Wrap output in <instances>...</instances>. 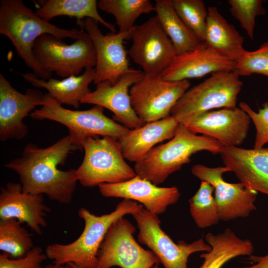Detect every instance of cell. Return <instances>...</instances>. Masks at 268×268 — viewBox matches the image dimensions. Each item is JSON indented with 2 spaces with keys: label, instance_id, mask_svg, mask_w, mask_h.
<instances>
[{
  "label": "cell",
  "instance_id": "6da1fadb",
  "mask_svg": "<svg viewBox=\"0 0 268 268\" xmlns=\"http://www.w3.org/2000/svg\"><path fill=\"white\" fill-rule=\"evenodd\" d=\"M79 148L69 135L52 145L40 148L29 143L20 157L5 165L19 176L23 191L33 195L47 196L49 199L62 204H69L78 178L75 169L67 171L58 167L64 165L69 153Z\"/></svg>",
  "mask_w": 268,
  "mask_h": 268
},
{
  "label": "cell",
  "instance_id": "7a4b0ae2",
  "mask_svg": "<svg viewBox=\"0 0 268 268\" xmlns=\"http://www.w3.org/2000/svg\"><path fill=\"white\" fill-rule=\"evenodd\" d=\"M83 29L61 28L45 20L27 7L22 0L0 1V34L7 37L15 47L18 55L38 77L47 80L51 75L38 64L33 48L35 41L49 34L61 39H78Z\"/></svg>",
  "mask_w": 268,
  "mask_h": 268
},
{
  "label": "cell",
  "instance_id": "3957f363",
  "mask_svg": "<svg viewBox=\"0 0 268 268\" xmlns=\"http://www.w3.org/2000/svg\"><path fill=\"white\" fill-rule=\"evenodd\" d=\"M143 207L142 204L128 199L121 201L112 212L101 215L81 207L78 215L84 226L80 235L68 244L49 245L45 254L54 264L73 263L78 268H96L99 249L111 226L126 215H133Z\"/></svg>",
  "mask_w": 268,
  "mask_h": 268
},
{
  "label": "cell",
  "instance_id": "277c9868",
  "mask_svg": "<svg viewBox=\"0 0 268 268\" xmlns=\"http://www.w3.org/2000/svg\"><path fill=\"white\" fill-rule=\"evenodd\" d=\"M223 147L217 140L198 135L179 124L172 138L154 146L141 160L135 163L134 169L137 175L158 186L190 162L193 154L201 151L220 154Z\"/></svg>",
  "mask_w": 268,
  "mask_h": 268
},
{
  "label": "cell",
  "instance_id": "5b68a950",
  "mask_svg": "<svg viewBox=\"0 0 268 268\" xmlns=\"http://www.w3.org/2000/svg\"><path fill=\"white\" fill-rule=\"evenodd\" d=\"M30 116L33 119H48L66 126L73 143L83 150L84 141L90 137L109 136L118 139L130 129L104 114V108L94 105L85 110L65 108L48 93L44 94L43 105Z\"/></svg>",
  "mask_w": 268,
  "mask_h": 268
},
{
  "label": "cell",
  "instance_id": "8992f818",
  "mask_svg": "<svg viewBox=\"0 0 268 268\" xmlns=\"http://www.w3.org/2000/svg\"><path fill=\"white\" fill-rule=\"evenodd\" d=\"M243 84L234 70L212 73L189 88L173 107L170 116L184 124L211 110L235 108Z\"/></svg>",
  "mask_w": 268,
  "mask_h": 268
},
{
  "label": "cell",
  "instance_id": "52a82bcc",
  "mask_svg": "<svg viewBox=\"0 0 268 268\" xmlns=\"http://www.w3.org/2000/svg\"><path fill=\"white\" fill-rule=\"evenodd\" d=\"M102 137H90L83 142L84 158L76 171L78 181L84 187L122 183L136 175L126 162L117 139Z\"/></svg>",
  "mask_w": 268,
  "mask_h": 268
},
{
  "label": "cell",
  "instance_id": "ba28073f",
  "mask_svg": "<svg viewBox=\"0 0 268 268\" xmlns=\"http://www.w3.org/2000/svg\"><path fill=\"white\" fill-rule=\"evenodd\" d=\"M33 52L43 70L50 75L55 72L65 78L78 75L83 69L96 64L94 45L86 31L70 45L52 35L43 34L35 41Z\"/></svg>",
  "mask_w": 268,
  "mask_h": 268
},
{
  "label": "cell",
  "instance_id": "9c48e42d",
  "mask_svg": "<svg viewBox=\"0 0 268 268\" xmlns=\"http://www.w3.org/2000/svg\"><path fill=\"white\" fill-rule=\"evenodd\" d=\"M190 85L189 80H167L161 74L145 73L130 89L132 107L145 123L168 117Z\"/></svg>",
  "mask_w": 268,
  "mask_h": 268
},
{
  "label": "cell",
  "instance_id": "30bf717a",
  "mask_svg": "<svg viewBox=\"0 0 268 268\" xmlns=\"http://www.w3.org/2000/svg\"><path fill=\"white\" fill-rule=\"evenodd\" d=\"M132 215L139 229L138 242L153 252L164 268H188V259L192 254L211 249L203 238L191 243L183 240L175 243L161 228L158 215L144 207Z\"/></svg>",
  "mask_w": 268,
  "mask_h": 268
},
{
  "label": "cell",
  "instance_id": "8fae6325",
  "mask_svg": "<svg viewBox=\"0 0 268 268\" xmlns=\"http://www.w3.org/2000/svg\"><path fill=\"white\" fill-rule=\"evenodd\" d=\"M136 228L124 217L110 227L99 249L96 268H152L160 261L135 240Z\"/></svg>",
  "mask_w": 268,
  "mask_h": 268
},
{
  "label": "cell",
  "instance_id": "7c38bea8",
  "mask_svg": "<svg viewBox=\"0 0 268 268\" xmlns=\"http://www.w3.org/2000/svg\"><path fill=\"white\" fill-rule=\"evenodd\" d=\"M131 39L133 42L128 53L146 74H161L177 56L156 15L135 26Z\"/></svg>",
  "mask_w": 268,
  "mask_h": 268
},
{
  "label": "cell",
  "instance_id": "4fadbf2b",
  "mask_svg": "<svg viewBox=\"0 0 268 268\" xmlns=\"http://www.w3.org/2000/svg\"><path fill=\"white\" fill-rule=\"evenodd\" d=\"M230 171L225 166L210 167L200 164L191 169L194 176L213 187L220 220L223 221L246 217L256 209L254 203L257 192L242 182L229 183L224 181L223 174Z\"/></svg>",
  "mask_w": 268,
  "mask_h": 268
},
{
  "label": "cell",
  "instance_id": "5bb4252c",
  "mask_svg": "<svg viewBox=\"0 0 268 268\" xmlns=\"http://www.w3.org/2000/svg\"><path fill=\"white\" fill-rule=\"evenodd\" d=\"M96 20L86 18L79 26L84 29L94 44L96 64L93 82L109 81L115 83L121 76L130 71L128 51L124 47L125 40L131 39L132 32L104 35Z\"/></svg>",
  "mask_w": 268,
  "mask_h": 268
},
{
  "label": "cell",
  "instance_id": "9a60e30c",
  "mask_svg": "<svg viewBox=\"0 0 268 268\" xmlns=\"http://www.w3.org/2000/svg\"><path fill=\"white\" fill-rule=\"evenodd\" d=\"M144 74L142 70L132 68L114 84L109 81L100 82L94 91L82 99L80 103L108 109L114 114L113 120L130 129L141 127L146 123L139 119L132 107L130 89Z\"/></svg>",
  "mask_w": 268,
  "mask_h": 268
},
{
  "label": "cell",
  "instance_id": "2e32d148",
  "mask_svg": "<svg viewBox=\"0 0 268 268\" xmlns=\"http://www.w3.org/2000/svg\"><path fill=\"white\" fill-rule=\"evenodd\" d=\"M251 120L239 107L201 114L184 124L189 131L215 139L226 147H239L247 137Z\"/></svg>",
  "mask_w": 268,
  "mask_h": 268
},
{
  "label": "cell",
  "instance_id": "e0dca14e",
  "mask_svg": "<svg viewBox=\"0 0 268 268\" xmlns=\"http://www.w3.org/2000/svg\"><path fill=\"white\" fill-rule=\"evenodd\" d=\"M44 94L28 88L25 93L14 89L0 73V139H20L28 133L23 119L37 106L43 105Z\"/></svg>",
  "mask_w": 268,
  "mask_h": 268
},
{
  "label": "cell",
  "instance_id": "ac0fdd59",
  "mask_svg": "<svg viewBox=\"0 0 268 268\" xmlns=\"http://www.w3.org/2000/svg\"><path fill=\"white\" fill-rule=\"evenodd\" d=\"M98 187L104 197L134 201L142 203L146 210L157 215L164 213L169 205L176 203L180 197L177 187H158L137 175L124 182L104 183Z\"/></svg>",
  "mask_w": 268,
  "mask_h": 268
},
{
  "label": "cell",
  "instance_id": "d6986e66",
  "mask_svg": "<svg viewBox=\"0 0 268 268\" xmlns=\"http://www.w3.org/2000/svg\"><path fill=\"white\" fill-rule=\"evenodd\" d=\"M51 208L44 203L43 195L23 191L20 183H7L0 188V219L13 218L25 223L38 235L47 226L45 219Z\"/></svg>",
  "mask_w": 268,
  "mask_h": 268
},
{
  "label": "cell",
  "instance_id": "ffe728a7",
  "mask_svg": "<svg viewBox=\"0 0 268 268\" xmlns=\"http://www.w3.org/2000/svg\"><path fill=\"white\" fill-rule=\"evenodd\" d=\"M235 64L202 42L195 50L177 55L161 75L167 80H189L220 71H234Z\"/></svg>",
  "mask_w": 268,
  "mask_h": 268
},
{
  "label": "cell",
  "instance_id": "44dd1931",
  "mask_svg": "<svg viewBox=\"0 0 268 268\" xmlns=\"http://www.w3.org/2000/svg\"><path fill=\"white\" fill-rule=\"evenodd\" d=\"M225 166L240 182L268 195V147L246 149L224 146L220 153Z\"/></svg>",
  "mask_w": 268,
  "mask_h": 268
},
{
  "label": "cell",
  "instance_id": "7402d4cb",
  "mask_svg": "<svg viewBox=\"0 0 268 268\" xmlns=\"http://www.w3.org/2000/svg\"><path fill=\"white\" fill-rule=\"evenodd\" d=\"M179 123L172 116L130 129L117 140L124 158L135 163L141 160L156 144L172 138Z\"/></svg>",
  "mask_w": 268,
  "mask_h": 268
},
{
  "label": "cell",
  "instance_id": "603a6c76",
  "mask_svg": "<svg viewBox=\"0 0 268 268\" xmlns=\"http://www.w3.org/2000/svg\"><path fill=\"white\" fill-rule=\"evenodd\" d=\"M204 33L205 45L220 55L236 62L245 51L244 38L234 26L228 22L216 7H207Z\"/></svg>",
  "mask_w": 268,
  "mask_h": 268
},
{
  "label": "cell",
  "instance_id": "cb8c5ba5",
  "mask_svg": "<svg viewBox=\"0 0 268 268\" xmlns=\"http://www.w3.org/2000/svg\"><path fill=\"white\" fill-rule=\"evenodd\" d=\"M94 73V68H88L81 75H72L61 80L52 77L45 80L33 73L22 75L33 86L47 89L48 93L61 104L78 109L82 99L91 92L89 86L93 82Z\"/></svg>",
  "mask_w": 268,
  "mask_h": 268
},
{
  "label": "cell",
  "instance_id": "d4e9b609",
  "mask_svg": "<svg viewBox=\"0 0 268 268\" xmlns=\"http://www.w3.org/2000/svg\"><path fill=\"white\" fill-rule=\"evenodd\" d=\"M206 242L211 249L201 254L203 262L200 268H221L231 259L241 256H250L254 246L249 239H242L230 229L218 234L208 232L205 235Z\"/></svg>",
  "mask_w": 268,
  "mask_h": 268
},
{
  "label": "cell",
  "instance_id": "484cf974",
  "mask_svg": "<svg viewBox=\"0 0 268 268\" xmlns=\"http://www.w3.org/2000/svg\"><path fill=\"white\" fill-rule=\"evenodd\" d=\"M155 11L164 30L172 41L177 55L195 50L201 43L180 18L172 0H156Z\"/></svg>",
  "mask_w": 268,
  "mask_h": 268
},
{
  "label": "cell",
  "instance_id": "4316f807",
  "mask_svg": "<svg viewBox=\"0 0 268 268\" xmlns=\"http://www.w3.org/2000/svg\"><path fill=\"white\" fill-rule=\"evenodd\" d=\"M42 6L36 11L41 18L50 21L61 15L75 17L79 25L83 18H92L116 33L112 24L105 20L98 11L96 0H46L39 1Z\"/></svg>",
  "mask_w": 268,
  "mask_h": 268
},
{
  "label": "cell",
  "instance_id": "83f0119b",
  "mask_svg": "<svg viewBox=\"0 0 268 268\" xmlns=\"http://www.w3.org/2000/svg\"><path fill=\"white\" fill-rule=\"evenodd\" d=\"M98 7L114 16L120 33L132 31L140 15L155 11L154 5L149 0H100Z\"/></svg>",
  "mask_w": 268,
  "mask_h": 268
},
{
  "label": "cell",
  "instance_id": "f1b7e54d",
  "mask_svg": "<svg viewBox=\"0 0 268 268\" xmlns=\"http://www.w3.org/2000/svg\"><path fill=\"white\" fill-rule=\"evenodd\" d=\"M15 218L0 220V250L12 259L24 257L34 246L31 234Z\"/></svg>",
  "mask_w": 268,
  "mask_h": 268
},
{
  "label": "cell",
  "instance_id": "f546056e",
  "mask_svg": "<svg viewBox=\"0 0 268 268\" xmlns=\"http://www.w3.org/2000/svg\"><path fill=\"white\" fill-rule=\"evenodd\" d=\"M213 192L214 189L209 183L201 181L199 189L189 200L191 215L200 228L216 225L220 220Z\"/></svg>",
  "mask_w": 268,
  "mask_h": 268
},
{
  "label": "cell",
  "instance_id": "4dcf8cb0",
  "mask_svg": "<svg viewBox=\"0 0 268 268\" xmlns=\"http://www.w3.org/2000/svg\"><path fill=\"white\" fill-rule=\"evenodd\" d=\"M180 18L199 40L204 41L208 9L201 0H172Z\"/></svg>",
  "mask_w": 268,
  "mask_h": 268
},
{
  "label": "cell",
  "instance_id": "1f68e13d",
  "mask_svg": "<svg viewBox=\"0 0 268 268\" xmlns=\"http://www.w3.org/2000/svg\"><path fill=\"white\" fill-rule=\"evenodd\" d=\"M263 2L261 0H228L231 15L239 21L251 39L254 38L256 17L266 13Z\"/></svg>",
  "mask_w": 268,
  "mask_h": 268
},
{
  "label": "cell",
  "instance_id": "d6a6232c",
  "mask_svg": "<svg viewBox=\"0 0 268 268\" xmlns=\"http://www.w3.org/2000/svg\"><path fill=\"white\" fill-rule=\"evenodd\" d=\"M234 71L240 77L259 74L268 77V41L255 51L245 50L236 62Z\"/></svg>",
  "mask_w": 268,
  "mask_h": 268
},
{
  "label": "cell",
  "instance_id": "836d02e7",
  "mask_svg": "<svg viewBox=\"0 0 268 268\" xmlns=\"http://www.w3.org/2000/svg\"><path fill=\"white\" fill-rule=\"evenodd\" d=\"M263 107L256 112L246 102L239 103V107L249 115L255 125L256 134L254 148L256 149L262 148L268 143V101L264 103Z\"/></svg>",
  "mask_w": 268,
  "mask_h": 268
},
{
  "label": "cell",
  "instance_id": "e575fe53",
  "mask_svg": "<svg viewBox=\"0 0 268 268\" xmlns=\"http://www.w3.org/2000/svg\"><path fill=\"white\" fill-rule=\"evenodd\" d=\"M47 257L42 249L34 246L24 257L12 259L4 252L0 254V268H38Z\"/></svg>",
  "mask_w": 268,
  "mask_h": 268
},
{
  "label": "cell",
  "instance_id": "d590c367",
  "mask_svg": "<svg viewBox=\"0 0 268 268\" xmlns=\"http://www.w3.org/2000/svg\"><path fill=\"white\" fill-rule=\"evenodd\" d=\"M253 261L257 263L250 267H246L242 268H268V253L263 257H251Z\"/></svg>",
  "mask_w": 268,
  "mask_h": 268
},
{
  "label": "cell",
  "instance_id": "8d00e7d4",
  "mask_svg": "<svg viewBox=\"0 0 268 268\" xmlns=\"http://www.w3.org/2000/svg\"><path fill=\"white\" fill-rule=\"evenodd\" d=\"M38 268H74L71 263L65 265H59L57 264H52L46 265L45 266H41Z\"/></svg>",
  "mask_w": 268,
  "mask_h": 268
},
{
  "label": "cell",
  "instance_id": "74e56055",
  "mask_svg": "<svg viewBox=\"0 0 268 268\" xmlns=\"http://www.w3.org/2000/svg\"><path fill=\"white\" fill-rule=\"evenodd\" d=\"M159 264H156L152 268H159Z\"/></svg>",
  "mask_w": 268,
  "mask_h": 268
},
{
  "label": "cell",
  "instance_id": "f35d334b",
  "mask_svg": "<svg viewBox=\"0 0 268 268\" xmlns=\"http://www.w3.org/2000/svg\"><path fill=\"white\" fill-rule=\"evenodd\" d=\"M71 264L73 266L74 268H77L75 265H74L73 263H71Z\"/></svg>",
  "mask_w": 268,
  "mask_h": 268
}]
</instances>
